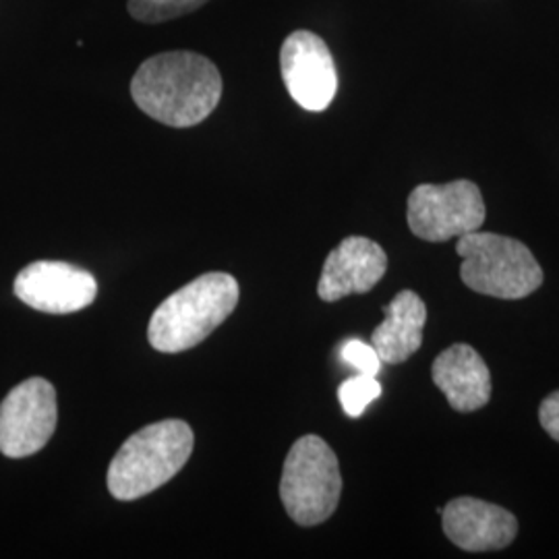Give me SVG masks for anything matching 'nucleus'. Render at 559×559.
<instances>
[{"label":"nucleus","instance_id":"1","mask_svg":"<svg viewBox=\"0 0 559 559\" xmlns=\"http://www.w3.org/2000/svg\"><path fill=\"white\" fill-rule=\"evenodd\" d=\"M131 96L141 112L162 124L195 127L221 104V71L198 52H162L141 62L131 81Z\"/></svg>","mask_w":559,"mask_h":559},{"label":"nucleus","instance_id":"2","mask_svg":"<svg viewBox=\"0 0 559 559\" xmlns=\"http://www.w3.org/2000/svg\"><path fill=\"white\" fill-rule=\"evenodd\" d=\"M239 302V282L212 272L189 282L154 311L147 338L158 353H182L201 344L228 320Z\"/></svg>","mask_w":559,"mask_h":559},{"label":"nucleus","instance_id":"3","mask_svg":"<svg viewBox=\"0 0 559 559\" xmlns=\"http://www.w3.org/2000/svg\"><path fill=\"white\" fill-rule=\"evenodd\" d=\"M193 431L179 419L160 420L143 427L120 445L108 466L112 498L133 501L166 485L191 459Z\"/></svg>","mask_w":559,"mask_h":559},{"label":"nucleus","instance_id":"4","mask_svg":"<svg viewBox=\"0 0 559 559\" xmlns=\"http://www.w3.org/2000/svg\"><path fill=\"white\" fill-rule=\"evenodd\" d=\"M462 282L487 297L519 300L543 284V267L531 249L516 239L493 233H468L456 245Z\"/></svg>","mask_w":559,"mask_h":559},{"label":"nucleus","instance_id":"5","mask_svg":"<svg viewBox=\"0 0 559 559\" xmlns=\"http://www.w3.org/2000/svg\"><path fill=\"white\" fill-rule=\"evenodd\" d=\"M340 464L332 448L318 436H302L284 460L280 498L288 516L300 526H316L338 508Z\"/></svg>","mask_w":559,"mask_h":559},{"label":"nucleus","instance_id":"6","mask_svg":"<svg viewBox=\"0 0 559 559\" xmlns=\"http://www.w3.org/2000/svg\"><path fill=\"white\" fill-rule=\"evenodd\" d=\"M485 222V201L471 180L419 185L408 198V226L415 237L429 242L464 237Z\"/></svg>","mask_w":559,"mask_h":559},{"label":"nucleus","instance_id":"7","mask_svg":"<svg viewBox=\"0 0 559 559\" xmlns=\"http://www.w3.org/2000/svg\"><path fill=\"white\" fill-rule=\"evenodd\" d=\"M59 420L57 392L41 378L21 381L0 404V452L25 459L50 441Z\"/></svg>","mask_w":559,"mask_h":559},{"label":"nucleus","instance_id":"8","mask_svg":"<svg viewBox=\"0 0 559 559\" xmlns=\"http://www.w3.org/2000/svg\"><path fill=\"white\" fill-rule=\"evenodd\" d=\"M280 71L290 98L309 112L325 110L338 92L336 62L318 34L293 32L280 50Z\"/></svg>","mask_w":559,"mask_h":559},{"label":"nucleus","instance_id":"9","mask_svg":"<svg viewBox=\"0 0 559 559\" xmlns=\"http://www.w3.org/2000/svg\"><path fill=\"white\" fill-rule=\"evenodd\" d=\"M13 290L21 302L36 311L67 316L90 307L98 295V284L90 272L78 265L36 261L21 270Z\"/></svg>","mask_w":559,"mask_h":559},{"label":"nucleus","instance_id":"10","mask_svg":"<svg viewBox=\"0 0 559 559\" xmlns=\"http://www.w3.org/2000/svg\"><path fill=\"white\" fill-rule=\"evenodd\" d=\"M441 526L448 539L464 551H496L514 543L519 520L496 503L456 498L441 510Z\"/></svg>","mask_w":559,"mask_h":559},{"label":"nucleus","instance_id":"11","mask_svg":"<svg viewBox=\"0 0 559 559\" xmlns=\"http://www.w3.org/2000/svg\"><path fill=\"white\" fill-rule=\"evenodd\" d=\"M388 255L376 240L348 237L328 255L321 270L318 295L325 302L369 293L385 274Z\"/></svg>","mask_w":559,"mask_h":559},{"label":"nucleus","instance_id":"12","mask_svg":"<svg viewBox=\"0 0 559 559\" xmlns=\"http://www.w3.org/2000/svg\"><path fill=\"white\" fill-rule=\"evenodd\" d=\"M433 383L459 413H473L491 399V373L479 353L468 344L445 348L431 367Z\"/></svg>","mask_w":559,"mask_h":559},{"label":"nucleus","instance_id":"13","mask_svg":"<svg viewBox=\"0 0 559 559\" xmlns=\"http://www.w3.org/2000/svg\"><path fill=\"white\" fill-rule=\"evenodd\" d=\"M383 313L385 320L373 330L371 346L380 355L381 362L400 365L411 359L423 344L427 307L417 293L402 290L383 307Z\"/></svg>","mask_w":559,"mask_h":559},{"label":"nucleus","instance_id":"14","mask_svg":"<svg viewBox=\"0 0 559 559\" xmlns=\"http://www.w3.org/2000/svg\"><path fill=\"white\" fill-rule=\"evenodd\" d=\"M207 0H129L127 9L141 23H164L198 11Z\"/></svg>","mask_w":559,"mask_h":559},{"label":"nucleus","instance_id":"15","mask_svg":"<svg viewBox=\"0 0 559 559\" xmlns=\"http://www.w3.org/2000/svg\"><path fill=\"white\" fill-rule=\"evenodd\" d=\"M381 396V383L376 376L357 373L355 378L344 381L340 385L338 399L344 413L353 419L360 417L365 408Z\"/></svg>","mask_w":559,"mask_h":559},{"label":"nucleus","instance_id":"16","mask_svg":"<svg viewBox=\"0 0 559 559\" xmlns=\"http://www.w3.org/2000/svg\"><path fill=\"white\" fill-rule=\"evenodd\" d=\"M340 355H342L344 362H348L353 369H357V373L376 376L378 378L381 369V359L371 344H365L360 340H348L342 346Z\"/></svg>","mask_w":559,"mask_h":559},{"label":"nucleus","instance_id":"17","mask_svg":"<svg viewBox=\"0 0 559 559\" xmlns=\"http://www.w3.org/2000/svg\"><path fill=\"white\" fill-rule=\"evenodd\" d=\"M539 420L540 427L551 436V440L559 441V390L540 402Z\"/></svg>","mask_w":559,"mask_h":559}]
</instances>
